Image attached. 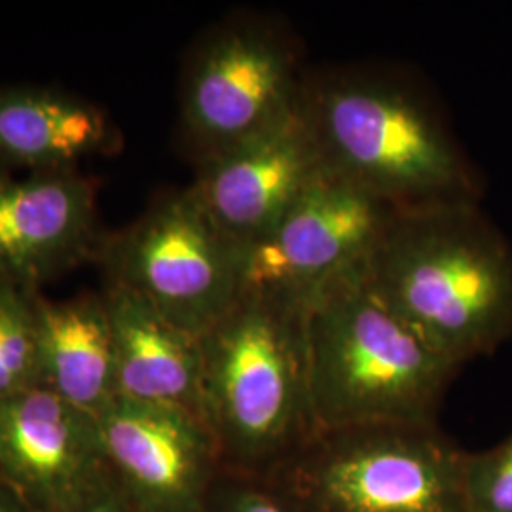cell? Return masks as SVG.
Listing matches in <instances>:
<instances>
[{
	"instance_id": "cell-1",
	"label": "cell",
	"mask_w": 512,
	"mask_h": 512,
	"mask_svg": "<svg viewBox=\"0 0 512 512\" xmlns=\"http://www.w3.org/2000/svg\"><path fill=\"white\" fill-rule=\"evenodd\" d=\"M363 281L458 366L511 338L512 247L478 203L395 213Z\"/></svg>"
},
{
	"instance_id": "cell-2",
	"label": "cell",
	"mask_w": 512,
	"mask_h": 512,
	"mask_svg": "<svg viewBox=\"0 0 512 512\" xmlns=\"http://www.w3.org/2000/svg\"><path fill=\"white\" fill-rule=\"evenodd\" d=\"M302 109L325 167L397 211L478 203L475 165L412 80L380 69L308 73Z\"/></svg>"
},
{
	"instance_id": "cell-3",
	"label": "cell",
	"mask_w": 512,
	"mask_h": 512,
	"mask_svg": "<svg viewBox=\"0 0 512 512\" xmlns=\"http://www.w3.org/2000/svg\"><path fill=\"white\" fill-rule=\"evenodd\" d=\"M203 418L222 469L274 478L321 433L311 397L308 310L243 294L202 336Z\"/></svg>"
},
{
	"instance_id": "cell-4",
	"label": "cell",
	"mask_w": 512,
	"mask_h": 512,
	"mask_svg": "<svg viewBox=\"0 0 512 512\" xmlns=\"http://www.w3.org/2000/svg\"><path fill=\"white\" fill-rule=\"evenodd\" d=\"M311 397L321 431L437 425L459 366L368 291L363 270L308 306Z\"/></svg>"
},
{
	"instance_id": "cell-5",
	"label": "cell",
	"mask_w": 512,
	"mask_h": 512,
	"mask_svg": "<svg viewBox=\"0 0 512 512\" xmlns=\"http://www.w3.org/2000/svg\"><path fill=\"white\" fill-rule=\"evenodd\" d=\"M465 450L437 425L321 431L274 480L319 512H463Z\"/></svg>"
},
{
	"instance_id": "cell-6",
	"label": "cell",
	"mask_w": 512,
	"mask_h": 512,
	"mask_svg": "<svg viewBox=\"0 0 512 512\" xmlns=\"http://www.w3.org/2000/svg\"><path fill=\"white\" fill-rule=\"evenodd\" d=\"M109 281L169 321L205 336L245 294L247 247L228 236L188 186L165 194L109 245Z\"/></svg>"
},
{
	"instance_id": "cell-7",
	"label": "cell",
	"mask_w": 512,
	"mask_h": 512,
	"mask_svg": "<svg viewBox=\"0 0 512 512\" xmlns=\"http://www.w3.org/2000/svg\"><path fill=\"white\" fill-rule=\"evenodd\" d=\"M308 71L291 31L243 16L217 27L190 55L181 124L198 164L300 107Z\"/></svg>"
},
{
	"instance_id": "cell-8",
	"label": "cell",
	"mask_w": 512,
	"mask_h": 512,
	"mask_svg": "<svg viewBox=\"0 0 512 512\" xmlns=\"http://www.w3.org/2000/svg\"><path fill=\"white\" fill-rule=\"evenodd\" d=\"M399 213L325 167L274 228L247 247L245 294L308 310L329 285L357 274Z\"/></svg>"
},
{
	"instance_id": "cell-9",
	"label": "cell",
	"mask_w": 512,
	"mask_h": 512,
	"mask_svg": "<svg viewBox=\"0 0 512 512\" xmlns=\"http://www.w3.org/2000/svg\"><path fill=\"white\" fill-rule=\"evenodd\" d=\"M97 421L107 461L135 512L203 511L222 459L198 412L114 395Z\"/></svg>"
},
{
	"instance_id": "cell-10",
	"label": "cell",
	"mask_w": 512,
	"mask_h": 512,
	"mask_svg": "<svg viewBox=\"0 0 512 512\" xmlns=\"http://www.w3.org/2000/svg\"><path fill=\"white\" fill-rule=\"evenodd\" d=\"M325 162L302 109L198 164L190 186L220 228L249 247L264 238Z\"/></svg>"
},
{
	"instance_id": "cell-11",
	"label": "cell",
	"mask_w": 512,
	"mask_h": 512,
	"mask_svg": "<svg viewBox=\"0 0 512 512\" xmlns=\"http://www.w3.org/2000/svg\"><path fill=\"white\" fill-rule=\"evenodd\" d=\"M105 459L97 416L46 385L0 399V482L27 505H80Z\"/></svg>"
},
{
	"instance_id": "cell-12",
	"label": "cell",
	"mask_w": 512,
	"mask_h": 512,
	"mask_svg": "<svg viewBox=\"0 0 512 512\" xmlns=\"http://www.w3.org/2000/svg\"><path fill=\"white\" fill-rule=\"evenodd\" d=\"M93 239L95 188L74 169L0 175V279L37 289L88 255Z\"/></svg>"
},
{
	"instance_id": "cell-13",
	"label": "cell",
	"mask_w": 512,
	"mask_h": 512,
	"mask_svg": "<svg viewBox=\"0 0 512 512\" xmlns=\"http://www.w3.org/2000/svg\"><path fill=\"white\" fill-rule=\"evenodd\" d=\"M103 300L112 332L116 395L177 404L203 418L202 336L181 329L122 283L109 281Z\"/></svg>"
},
{
	"instance_id": "cell-14",
	"label": "cell",
	"mask_w": 512,
	"mask_h": 512,
	"mask_svg": "<svg viewBox=\"0 0 512 512\" xmlns=\"http://www.w3.org/2000/svg\"><path fill=\"white\" fill-rule=\"evenodd\" d=\"M116 129L107 114L67 93L38 88L0 90V162L35 171H65L105 154Z\"/></svg>"
},
{
	"instance_id": "cell-15",
	"label": "cell",
	"mask_w": 512,
	"mask_h": 512,
	"mask_svg": "<svg viewBox=\"0 0 512 512\" xmlns=\"http://www.w3.org/2000/svg\"><path fill=\"white\" fill-rule=\"evenodd\" d=\"M40 384L99 414L116 395L114 351L103 296L48 302L35 294Z\"/></svg>"
},
{
	"instance_id": "cell-16",
	"label": "cell",
	"mask_w": 512,
	"mask_h": 512,
	"mask_svg": "<svg viewBox=\"0 0 512 512\" xmlns=\"http://www.w3.org/2000/svg\"><path fill=\"white\" fill-rule=\"evenodd\" d=\"M35 294L0 279V399L40 384Z\"/></svg>"
},
{
	"instance_id": "cell-17",
	"label": "cell",
	"mask_w": 512,
	"mask_h": 512,
	"mask_svg": "<svg viewBox=\"0 0 512 512\" xmlns=\"http://www.w3.org/2000/svg\"><path fill=\"white\" fill-rule=\"evenodd\" d=\"M463 512H512V435L482 452H465Z\"/></svg>"
},
{
	"instance_id": "cell-18",
	"label": "cell",
	"mask_w": 512,
	"mask_h": 512,
	"mask_svg": "<svg viewBox=\"0 0 512 512\" xmlns=\"http://www.w3.org/2000/svg\"><path fill=\"white\" fill-rule=\"evenodd\" d=\"M202 512H319L274 478L222 469Z\"/></svg>"
},
{
	"instance_id": "cell-19",
	"label": "cell",
	"mask_w": 512,
	"mask_h": 512,
	"mask_svg": "<svg viewBox=\"0 0 512 512\" xmlns=\"http://www.w3.org/2000/svg\"><path fill=\"white\" fill-rule=\"evenodd\" d=\"M93 512H135L124 494H109V499L92 503Z\"/></svg>"
},
{
	"instance_id": "cell-20",
	"label": "cell",
	"mask_w": 512,
	"mask_h": 512,
	"mask_svg": "<svg viewBox=\"0 0 512 512\" xmlns=\"http://www.w3.org/2000/svg\"><path fill=\"white\" fill-rule=\"evenodd\" d=\"M0 512H29L27 503L2 482H0Z\"/></svg>"
},
{
	"instance_id": "cell-21",
	"label": "cell",
	"mask_w": 512,
	"mask_h": 512,
	"mask_svg": "<svg viewBox=\"0 0 512 512\" xmlns=\"http://www.w3.org/2000/svg\"><path fill=\"white\" fill-rule=\"evenodd\" d=\"M84 512H93L92 511V505H88V509H86V511H84Z\"/></svg>"
}]
</instances>
